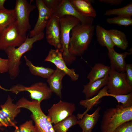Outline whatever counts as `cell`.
<instances>
[{
    "instance_id": "1",
    "label": "cell",
    "mask_w": 132,
    "mask_h": 132,
    "mask_svg": "<svg viewBox=\"0 0 132 132\" xmlns=\"http://www.w3.org/2000/svg\"><path fill=\"white\" fill-rule=\"evenodd\" d=\"M44 36L43 32L32 37L29 38L27 36L25 41L18 48L10 46L4 50L8 57V72L11 79H14L19 75L21 58L23 55L31 50L34 43L42 39Z\"/></svg>"
},
{
    "instance_id": "2",
    "label": "cell",
    "mask_w": 132,
    "mask_h": 132,
    "mask_svg": "<svg viewBox=\"0 0 132 132\" xmlns=\"http://www.w3.org/2000/svg\"><path fill=\"white\" fill-rule=\"evenodd\" d=\"M95 26L80 23L74 26L71 31L69 51L76 56L81 55L88 49L94 34Z\"/></svg>"
},
{
    "instance_id": "3",
    "label": "cell",
    "mask_w": 132,
    "mask_h": 132,
    "mask_svg": "<svg viewBox=\"0 0 132 132\" xmlns=\"http://www.w3.org/2000/svg\"><path fill=\"white\" fill-rule=\"evenodd\" d=\"M132 120V107L125 108L118 104L115 107L107 109L104 112L101 121L102 132H113L118 126Z\"/></svg>"
},
{
    "instance_id": "4",
    "label": "cell",
    "mask_w": 132,
    "mask_h": 132,
    "mask_svg": "<svg viewBox=\"0 0 132 132\" xmlns=\"http://www.w3.org/2000/svg\"><path fill=\"white\" fill-rule=\"evenodd\" d=\"M41 103L35 100H28L24 97L16 104L19 108H26L32 113L31 117L35 125V132H55L49 118L42 111Z\"/></svg>"
},
{
    "instance_id": "5",
    "label": "cell",
    "mask_w": 132,
    "mask_h": 132,
    "mask_svg": "<svg viewBox=\"0 0 132 132\" xmlns=\"http://www.w3.org/2000/svg\"><path fill=\"white\" fill-rule=\"evenodd\" d=\"M62 51L63 58L66 64L70 65L76 58L69 51L70 33L75 26L81 23L78 19L70 15H65L59 18Z\"/></svg>"
},
{
    "instance_id": "6",
    "label": "cell",
    "mask_w": 132,
    "mask_h": 132,
    "mask_svg": "<svg viewBox=\"0 0 132 132\" xmlns=\"http://www.w3.org/2000/svg\"><path fill=\"white\" fill-rule=\"evenodd\" d=\"M0 88L16 94L22 91H27L33 100H36L40 103L43 100L50 98L52 93L47 84L42 82L35 83L28 87L17 84L12 86L9 89L5 88L0 85Z\"/></svg>"
},
{
    "instance_id": "7",
    "label": "cell",
    "mask_w": 132,
    "mask_h": 132,
    "mask_svg": "<svg viewBox=\"0 0 132 132\" xmlns=\"http://www.w3.org/2000/svg\"><path fill=\"white\" fill-rule=\"evenodd\" d=\"M36 7L26 0H16L14 9L15 23L20 34L25 38L27 32L31 28L29 22L31 12Z\"/></svg>"
},
{
    "instance_id": "8",
    "label": "cell",
    "mask_w": 132,
    "mask_h": 132,
    "mask_svg": "<svg viewBox=\"0 0 132 132\" xmlns=\"http://www.w3.org/2000/svg\"><path fill=\"white\" fill-rule=\"evenodd\" d=\"M125 72H119L111 68L106 85L108 94L115 95H125L132 92V86L126 80Z\"/></svg>"
},
{
    "instance_id": "9",
    "label": "cell",
    "mask_w": 132,
    "mask_h": 132,
    "mask_svg": "<svg viewBox=\"0 0 132 132\" xmlns=\"http://www.w3.org/2000/svg\"><path fill=\"white\" fill-rule=\"evenodd\" d=\"M0 106V129L9 126L13 127L15 129L18 128L15 118L21 112V108L13 102L9 95L5 103Z\"/></svg>"
},
{
    "instance_id": "10",
    "label": "cell",
    "mask_w": 132,
    "mask_h": 132,
    "mask_svg": "<svg viewBox=\"0 0 132 132\" xmlns=\"http://www.w3.org/2000/svg\"><path fill=\"white\" fill-rule=\"evenodd\" d=\"M26 38L20 33L15 22L5 29L0 35V50H4L8 47H19Z\"/></svg>"
},
{
    "instance_id": "11",
    "label": "cell",
    "mask_w": 132,
    "mask_h": 132,
    "mask_svg": "<svg viewBox=\"0 0 132 132\" xmlns=\"http://www.w3.org/2000/svg\"><path fill=\"white\" fill-rule=\"evenodd\" d=\"M76 108L74 103L60 100L48 110L47 116L55 124L72 115Z\"/></svg>"
},
{
    "instance_id": "12",
    "label": "cell",
    "mask_w": 132,
    "mask_h": 132,
    "mask_svg": "<svg viewBox=\"0 0 132 132\" xmlns=\"http://www.w3.org/2000/svg\"><path fill=\"white\" fill-rule=\"evenodd\" d=\"M52 14L59 18L65 15L75 17L80 21L82 24L92 25L93 18L87 17L81 14L74 7L70 0H62L60 3L53 11Z\"/></svg>"
},
{
    "instance_id": "13",
    "label": "cell",
    "mask_w": 132,
    "mask_h": 132,
    "mask_svg": "<svg viewBox=\"0 0 132 132\" xmlns=\"http://www.w3.org/2000/svg\"><path fill=\"white\" fill-rule=\"evenodd\" d=\"M46 37L47 42L55 49L62 52L59 18L52 14L46 27Z\"/></svg>"
},
{
    "instance_id": "14",
    "label": "cell",
    "mask_w": 132,
    "mask_h": 132,
    "mask_svg": "<svg viewBox=\"0 0 132 132\" xmlns=\"http://www.w3.org/2000/svg\"><path fill=\"white\" fill-rule=\"evenodd\" d=\"M44 61L54 64L56 67L64 72L66 75L68 76L72 81H76L78 80L79 75L76 73L75 69H70L67 67L63 58L62 53L60 50L55 49H50Z\"/></svg>"
},
{
    "instance_id": "15",
    "label": "cell",
    "mask_w": 132,
    "mask_h": 132,
    "mask_svg": "<svg viewBox=\"0 0 132 132\" xmlns=\"http://www.w3.org/2000/svg\"><path fill=\"white\" fill-rule=\"evenodd\" d=\"M35 2L38 10V16L34 28L30 32V37L43 32L53 12L46 6L42 0H36Z\"/></svg>"
},
{
    "instance_id": "16",
    "label": "cell",
    "mask_w": 132,
    "mask_h": 132,
    "mask_svg": "<svg viewBox=\"0 0 132 132\" xmlns=\"http://www.w3.org/2000/svg\"><path fill=\"white\" fill-rule=\"evenodd\" d=\"M108 51L107 54L110 60V68L118 72H125L127 64L125 58L128 55L132 53L127 52L119 53L114 49Z\"/></svg>"
},
{
    "instance_id": "17",
    "label": "cell",
    "mask_w": 132,
    "mask_h": 132,
    "mask_svg": "<svg viewBox=\"0 0 132 132\" xmlns=\"http://www.w3.org/2000/svg\"><path fill=\"white\" fill-rule=\"evenodd\" d=\"M66 75L64 72L56 67L54 72L47 79V81L50 90L60 99L61 98L62 96V80Z\"/></svg>"
},
{
    "instance_id": "18",
    "label": "cell",
    "mask_w": 132,
    "mask_h": 132,
    "mask_svg": "<svg viewBox=\"0 0 132 132\" xmlns=\"http://www.w3.org/2000/svg\"><path fill=\"white\" fill-rule=\"evenodd\" d=\"M101 107L99 106L92 114H85L78 120L77 124L82 129V132H92L97 123L100 115L99 114Z\"/></svg>"
},
{
    "instance_id": "19",
    "label": "cell",
    "mask_w": 132,
    "mask_h": 132,
    "mask_svg": "<svg viewBox=\"0 0 132 132\" xmlns=\"http://www.w3.org/2000/svg\"><path fill=\"white\" fill-rule=\"evenodd\" d=\"M75 8L82 15L93 18L96 15V11L91 4L93 0H70Z\"/></svg>"
},
{
    "instance_id": "20",
    "label": "cell",
    "mask_w": 132,
    "mask_h": 132,
    "mask_svg": "<svg viewBox=\"0 0 132 132\" xmlns=\"http://www.w3.org/2000/svg\"><path fill=\"white\" fill-rule=\"evenodd\" d=\"M108 79V74L102 78L84 85L82 92L85 94L86 99L90 98L96 95L102 88L107 85Z\"/></svg>"
},
{
    "instance_id": "21",
    "label": "cell",
    "mask_w": 132,
    "mask_h": 132,
    "mask_svg": "<svg viewBox=\"0 0 132 132\" xmlns=\"http://www.w3.org/2000/svg\"><path fill=\"white\" fill-rule=\"evenodd\" d=\"M110 69V66L105 65L102 63L96 64L91 67L88 75L87 78L89 80V82L91 83L104 77L109 74Z\"/></svg>"
},
{
    "instance_id": "22",
    "label": "cell",
    "mask_w": 132,
    "mask_h": 132,
    "mask_svg": "<svg viewBox=\"0 0 132 132\" xmlns=\"http://www.w3.org/2000/svg\"><path fill=\"white\" fill-rule=\"evenodd\" d=\"M96 31L97 40L99 44L102 46L106 47L108 50L114 49L115 46L108 30L97 24Z\"/></svg>"
},
{
    "instance_id": "23",
    "label": "cell",
    "mask_w": 132,
    "mask_h": 132,
    "mask_svg": "<svg viewBox=\"0 0 132 132\" xmlns=\"http://www.w3.org/2000/svg\"><path fill=\"white\" fill-rule=\"evenodd\" d=\"M24 58L26 64L28 67L30 72L34 75L47 79L55 71L54 69L49 67L35 66L26 56H24Z\"/></svg>"
},
{
    "instance_id": "24",
    "label": "cell",
    "mask_w": 132,
    "mask_h": 132,
    "mask_svg": "<svg viewBox=\"0 0 132 132\" xmlns=\"http://www.w3.org/2000/svg\"><path fill=\"white\" fill-rule=\"evenodd\" d=\"M108 30L114 46L123 50L127 48L128 43L126 35L124 33L116 29Z\"/></svg>"
},
{
    "instance_id": "25",
    "label": "cell",
    "mask_w": 132,
    "mask_h": 132,
    "mask_svg": "<svg viewBox=\"0 0 132 132\" xmlns=\"http://www.w3.org/2000/svg\"><path fill=\"white\" fill-rule=\"evenodd\" d=\"M98 94L96 96H95L93 98L81 100L80 101V104L85 108H87V109L83 114H78L77 115V118L78 120L80 119L85 114L87 113V112L92 106L95 104L94 101H98L102 97L108 96V94L107 91L106 86H105L104 88L100 90Z\"/></svg>"
},
{
    "instance_id": "26",
    "label": "cell",
    "mask_w": 132,
    "mask_h": 132,
    "mask_svg": "<svg viewBox=\"0 0 132 132\" xmlns=\"http://www.w3.org/2000/svg\"><path fill=\"white\" fill-rule=\"evenodd\" d=\"M15 22V16L14 9H6L0 11V35L5 29Z\"/></svg>"
},
{
    "instance_id": "27",
    "label": "cell",
    "mask_w": 132,
    "mask_h": 132,
    "mask_svg": "<svg viewBox=\"0 0 132 132\" xmlns=\"http://www.w3.org/2000/svg\"><path fill=\"white\" fill-rule=\"evenodd\" d=\"M78 121L77 117L72 115L54 124L53 128L55 132H67L70 128L77 124Z\"/></svg>"
},
{
    "instance_id": "28",
    "label": "cell",
    "mask_w": 132,
    "mask_h": 132,
    "mask_svg": "<svg viewBox=\"0 0 132 132\" xmlns=\"http://www.w3.org/2000/svg\"><path fill=\"white\" fill-rule=\"evenodd\" d=\"M104 14L106 15H117L119 16L131 17L132 15V3L130 2L120 8L107 10Z\"/></svg>"
},
{
    "instance_id": "29",
    "label": "cell",
    "mask_w": 132,
    "mask_h": 132,
    "mask_svg": "<svg viewBox=\"0 0 132 132\" xmlns=\"http://www.w3.org/2000/svg\"><path fill=\"white\" fill-rule=\"evenodd\" d=\"M109 96L114 98L118 103H120L123 107L128 108L132 107V92L128 94L115 95L108 94Z\"/></svg>"
},
{
    "instance_id": "30",
    "label": "cell",
    "mask_w": 132,
    "mask_h": 132,
    "mask_svg": "<svg viewBox=\"0 0 132 132\" xmlns=\"http://www.w3.org/2000/svg\"><path fill=\"white\" fill-rule=\"evenodd\" d=\"M107 22L109 24H115L120 26H127L132 25L131 17L118 16L107 19Z\"/></svg>"
},
{
    "instance_id": "31",
    "label": "cell",
    "mask_w": 132,
    "mask_h": 132,
    "mask_svg": "<svg viewBox=\"0 0 132 132\" xmlns=\"http://www.w3.org/2000/svg\"><path fill=\"white\" fill-rule=\"evenodd\" d=\"M13 132H35L34 125L33 121L30 120L26 121L20 125Z\"/></svg>"
},
{
    "instance_id": "32",
    "label": "cell",
    "mask_w": 132,
    "mask_h": 132,
    "mask_svg": "<svg viewBox=\"0 0 132 132\" xmlns=\"http://www.w3.org/2000/svg\"><path fill=\"white\" fill-rule=\"evenodd\" d=\"M113 132H132V120L121 124L117 127Z\"/></svg>"
},
{
    "instance_id": "33",
    "label": "cell",
    "mask_w": 132,
    "mask_h": 132,
    "mask_svg": "<svg viewBox=\"0 0 132 132\" xmlns=\"http://www.w3.org/2000/svg\"><path fill=\"white\" fill-rule=\"evenodd\" d=\"M42 0L46 6L53 12L59 5L62 1V0Z\"/></svg>"
},
{
    "instance_id": "34",
    "label": "cell",
    "mask_w": 132,
    "mask_h": 132,
    "mask_svg": "<svg viewBox=\"0 0 132 132\" xmlns=\"http://www.w3.org/2000/svg\"><path fill=\"white\" fill-rule=\"evenodd\" d=\"M125 72L126 74V80L127 83L132 86V65L127 64Z\"/></svg>"
},
{
    "instance_id": "35",
    "label": "cell",
    "mask_w": 132,
    "mask_h": 132,
    "mask_svg": "<svg viewBox=\"0 0 132 132\" xmlns=\"http://www.w3.org/2000/svg\"><path fill=\"white\" fill-rule=\"evenodd\" d=\"M8 71V59L2 58L0 57V73H6Z\"/></svg>"
},
{
    "instance_id": "36",
    "label": "cell",
    "mask_w": 132,
    "mask_h": 132,
    "mask_svg": "<svg viewBox=\"0 0 132 132\" xmlns=\"http://www.w3.org/2000/svg\"><path fill=\"white\" fill-rule=\"evenodd\" d=\"M99 2L110 4L112 5H118L121 4L122 0H98Z\"/></svg>"
},
{
    "instance_id": "37",
    "label": "cell",
    "mask_w": 132,
    "mask_h": 132,
    "mask_svg": "<svg viewBox=\"0 0 132 132\" xmlns=\"http://www.w3.org/2000/svg\"><path fill=\"white\" fill-rule=\"evenodd\" d=\"M5 0H0V11H3L6 9L4 6Z\"/></svg>"
}]
</instances>
